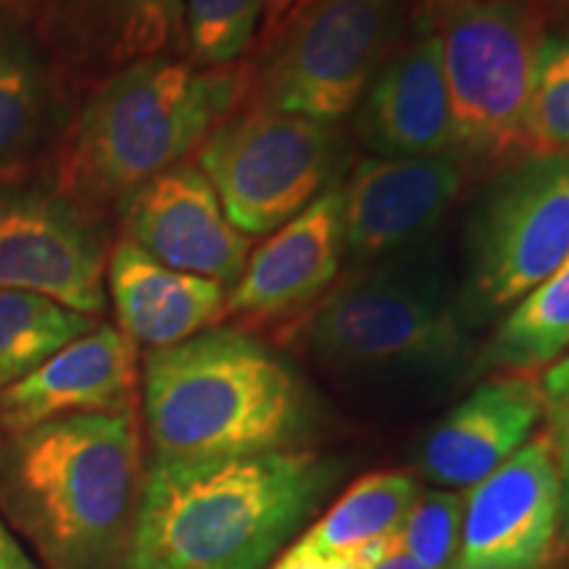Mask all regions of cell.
<instances>
[{"instance_id": "5b68a950", "label": "cell", "mask_w": 569, "mask_h": 569, "mask_svg": "<svg viewBox=\"0 0 569 569\" xmlns=\"http://www.w3.org/2000/svg\"><path fill=\"white\" fill-rule=\"evenodd\" d=\"M306 343L346 372H448L472 353L446 284L407 261L356 272L330 290L306 322Z\"/></svg>"}, {"instance_id": "7c38bea8", "label": "cell", "mask_w": 569, "mask_h": 569, "mask_svg": "<svg viewBox=\"0 0 569 569\" xmlns=\"http://www.w3.org/2000/svg\"><path fill=\"white\" fill-rule=\"evenodd\" d=\"M122 238L177 272L224 288L240 280L253 238L234 227L198 163H174L117 203Z\"/></svg>"}, {"instance_id": "7a4b0ae2", "label": "cell", "mask_w": 569, "mask_h": 569, "mask_svg": "<svg viewBox=\"0 0 569 569\" xmlns=\"http://www.w3.org/2000/svg\"><path fill=\"white\" fill-rule=\"evenodd\" d=\"M332 480L309 451L151 461L122 569H264Z\"/></svg>"}, {"instance_id": "603a6c76", "label": "cell", "mask_w": 569, "mask_h": 569, "mask_svg": "<svg viewBox=\"0 0 569 569\" xmlns=\"http://www.w3.org/2000/svg\"><path fill=\"white\" fill-rule=\"evenodd\" d=\"M96 327L92 317L46 296L0 290V390L34 372L42 361Z\"/></svg>"}, {"instance_id": "3957f363", "label": "cell", "mask_w": 569, "mask_h": 569, "mask_svg": "<svg viewBox=\"0 0 569 569\" xmlns=\"http://www.w3.org/2000/svg\"><path fill=\"white\" fill-rule=\"evenodd\" d=\"M251 92V69L159 56L90 90L59 161L63 196L96 213L182 163Z\"/></svg>"}, {"instance_id": "d4e9b609", "label": "cell", "mask_w": 569, "mask_h": 569, "mask_svg": "<svg viewBox=\"0 0 569 569\" xmlns=\"http://www.w3.org/2000/svg\"><path fill=\"white\" fill-rule=\"evenodd\" d=\"M522 159H569V42L546 40L525 119Z\"/></svg>"}, {"instance_id": "8fae6325", "label": "cell", "mask_w": 569, "mask_h": 569, "mask_svg": "<svg viewBox=\"0 0 569 569\" xmlns=\"http://www.w3.org/2000/svg\"><path fill=\"white\" fill-rule=\"evenodd\" d=\"M559 532V467L551 432L532 438L465 496L451 569H538Z\"/></svg>"}, {"instance_id": "9c48e42d", "label": "cell", "mask_w": 569, "mask_h": 569, "mask_svg": "<svg viewBox=\"0 0 569 569\" xmlns=\"http://www.w3.org/2000/svg\"><path fill=\"white\" fill-rule=\"evenodd\" d=\"M467 251L482 311L507 309L543 282L569 253V159H525L490 184Z\"/></svg>"}, {"instance_id": "7402d4cb", "label": "cell", "mask_w": 569, "mask_h": 569, "mask_svg": "<svg viewBox=\"0 0 569 569\" xmlns=\"http://www.w3.org/2000/svg\"><path fill=\"white\" fill-rule=\"evenodd\" d=\"M565 353H569V253L515 303L482 353V365L530 375L549 369Z\"/></svg>"}, {"instance_id": "ac0fdd59", "label": "cell", "mask_w": 569, "mask_h": 569, "mask_svg": "<svg viewBox=\"0 0 569 569\" xmlns=\"http://www.w3.org/2000/svg\"><path fill=\"white\" fill-rule=\"evenodd\" d=\"M356 130L382 159L451 151V101L436 32L386 59L365 92Z\"/></svg>"}, {"instance_id": "1f68e13d", "label": "cell", "mask_w": 569, "mask_h": 569, "mask_svg": "<svg viewBox=\"0 0 569 569\" xmlns=\"http://www.w3.org/2000/svg\"><path fill=\"white\" fill-rule=\"evenodd\" d=\"M467 3H482V0H422L425 11L430 13H438V11H446V9H457V6H467Z\"/></svg>"}, {"instance_id": "484cf974", "label": "cell", "mask_w": 569, "mask_h": 569, "mask_svg": "<svg viewBox=\"0 0 569 569\" xmlns=\"http://www.w3.org/2000/svg\"><path fill=\"white\" fill-rule=\"evenodd\" d=\"M465 496L457 490H427L398 528L401 551L422 569H451L459 553Z\"/></svg>"}, {"instance_id": "4fadbf2b", "label": "cell", "mask_w": 569, "mask_h": 569, "mask_svg": "<svg viewBox=\"0 0 569 569\" xmlns=\"http://www.w3.org/2000/svg\"><path fill=\"white\" fill-rule=\"evenodd\" d=\"M40 42L80 88L159 56L184 53V0H46Z\"/></svg>"}, {"instance_id": "cb8c5ba5", "label": "cell", "mask_w": 569, "mask_h": 569, "mask_svg": "<svg viewBox=\"0 0 569 569\" xmlns=\"http://www.w3.org/2000/svg\"><path fill=\"white\" fill-rule=\"evenodd\" d=\"M267 0H184V56L198 69L238 63L256 38Z\"/></svg>"}, {"instance_id": "ffe728a7", "label": "cell", "mask_w": 569, "mask_h": 569, "mask_svg": "<svg viewBox=\"0 0 569 569\" xmlns=\"http://www.w3.org/2000/svg\"><path fill=\"white\" fill-rule=\"evenodd\" d=\"M419 482L409 472L365 475L284 551L298 561H327L398 532L417 503Z\"/></svg>"}, {"instance_id": "30bf717a", "label": "cell", "mask_w": 569, "mask_h": 569, "mask_svg": "<svg viewBox=\"0 0 569 569\" xmlns=\"http://www.w3.org/2000/svg\"><path fill=\"white\" fill-rule=\"evenodd\" d=\"M103 234L59 188L0 177V290H27L98 317L106 309Z\"/></svg>"}, {"instance_id": "9a60e30c", "label": "cell", "mask_w": 569, "mask_h": 569, "mask_svg": "<svg viewBox=\"0 0 569 569\" xmlns=\"http://www.w3.org/2000/svg\"><path fill=\"white\" fill-rule=\"evenodd\" d=\"M465 180L467 163L453 151L361 161L340 188L346 251L377 259L422 238L451 209Z\"/></svg>"}, {"instance_id": "f546056e", "label": "cell", "mask_w": 569, "mask_h": 569, "mask_svg": "<svg viewBox=\"0 0 569 569\" xmlns=\"http://www.w3.org/2000/svg\"><path fill=\"white\" fill-rule=\"evenodd\" d=\"M296 0H267V11H264V34H261V42H264L269 34H272L280 21L284 19V13L290 11Z\"/></svg>"}, {"instance_id": "5bb4252c", "label": "cell", "mask_w": 569, "mask_h": 569, "mask_svg": "<svg viewBox=\"0 0 569 569\" xmlns=\"http://www.w3.org/2000/svg\"><path fill=\"white\" fill-rule=\"evenodd\" d=\"M343 253V196L332 188L251 251L240 280L227 290V317L267 325L301 315L336 282Z\"/></svg>"}, {"instance_id": "8992f818", "label": "cell", "mask_w": 569, "mask_h": 569, "mask_svg": "<svg viewBox=\"0 0 569 569\" xmlns=\"http://www.w3.org/2000/svg\"><path fill=\"white\" fill-rule=\"evenodd\" d=\"M453 148L467 167L522 159L525 119L546 38L540 0H482L432 13Z\"/></svg>"}, {"instance_id": "ba28073f", "label": "cell", "mask_w": 569, "mask_h": 569, "mask_svg": "<svg viewBox=\"0 0 569 569\" xmlns=\"http://www.w3.org/2000/svg\"><path fill=\"white\" fill-rule=\"evenodd\" d=\"M338 151L332 124L274 111L246 96L196 153L227 219L248 238H259L322 196L336 174Z\"/></svg>"}, {"instance_id": "6da1fadb", "label": "cell", "mask_w": 569, "mask_h": 569, "mask_svg": "<svg viewBox=\"0 0 569 569\" xmlns=\"http://www.w3.org/2000/svg\"><path fill=\"white\" fill-rule=\"evenodd\" d=\"M140 486L132 409L0 436V517L42 569H122Z\"/></svg>"}, {"instance_id": "f1b7e54d", "label": "cell", "mask_w": 569, "mask_h": 569, "mask_svg": "<svg viewBox=\"0 0 569 569\" xmlns=\"http://www.w3.org/2000/svg\"><path fill=\"white\" fill-rule=\"evenodd\" d=\"M0 569H42L3 517H0Z\"/></svg>"}, {"instance_id": "d6986e66", "label": "cell", "mask_w": 569, "mask_h": 569, "mask_svg": "<svg viewBox=\"0 0 569 569\" xmlns=\"http://www.w3.org/2000/svg\"><path fill=\"white\" fill-rule=\"evenodd\" d=\"M109 293L132 346L169 348L217 327L227 317V288L159 264L122 238L109 253Z\"/></svg>"}, {"instance_id": "44dd1931", "label": "cell", "mask_w": 569, "mask_h": 569, "mask_svg": "<svg viewBox=\"0 0 569 569\" xmlns=\"http://www.w3.org/2000/svg\"><path fill=\"white\" fill-rule=\"evenodd\" d=\"M51 103L40 51L11 19L0 17V177H11L38 151Z\"/></svg>"}, {"instance_id": "e0dca14e", "label": "cell", "mask_w": 569, "mask_h": 569, "mask_svg": "<svg viewBox=\"0 0 569 569\" xmlns=\"http://www.w3.org/2000/svg\"><path fill=\"white\" fill-rule=\"evenodd\" d=\"M134 346L98 325L13 386L0 390V436L56 419L132 409Z\"/></svg>"}, {"instance_id": "277c9868", "label": "cell", "mask_w": 569, "mask_h": 569, "mask_svg": "<svg viewBox=\"0 0 569 569\" xmlns=\"http://www.w3.org/2000/svg\"><path fill=\"white\" fill-rule=\"evenodd\" d=\"M142 417L153 461L193 465L282 451L306 422V398L259 340L211 327L148 353Z\"/></svg>"}, {"instance_id": "2e32d148", "label": "cell", "mask_w": 569, "mask_h": 569, "mask_svg": "<svg viewBox=\"0 0 569 569\" xmlns=\"http://www.w3.org/2000/svg\"><path fill=\"white\" fill-rule=\"evenodd\" d=\"M546 415L530 375L486 380L427 432L419 469L440 490H469L528 443Z\"/></svg>"}, {"instance_id": "4316f807", "label": "cell", "mask_w": 569, "mask_h": 569, "mask_svg": "<svg viewBox=\"0 0 569 569\" xmlns=\"http://www.w3.org/2000/svg\"><path fill=\"white\" fill-rule=\"evenodd\" d=\"M540 393H543L546 415L551 417V422L569 415V353L546 369L543 380H540Z\"/></svg>"}, {"instance_id": "83f0119b", "label": "cell", "mask_w": 569, "mask_h": 569, "mask_svg": "<svg viewBox=\"0 0 569 569\" xmlns=\"http://www.w3.org/2000/svg\"><path fill=\"white\" fill-rule=\"evenodd\" d=\"M557 432L553 446H557V467H559V530L569 543V415L557 419Z\"/></svg>"}, {"instance_id": "4dcf8cb0", "label": "cell", "mask_w": 569, "mask_h": 569, "mask_svg": "<svg viewBox=\"0 0 569 569\" xmlns=\"http://www.w3.org/2000/svg\"><path fill=\"white\" fill-rule=\"evenodd\" d=\"M369 569H422V567H419L417 561H411L407 553L398 549L396 553H390L388 559H382L380 565H375V567H369Z\"/></svg>"}, {"instance_id": "52a82bcc", "label": "cell", "mask_w": 569, "mask_h": 569, "mask_svg": "<svg viewBox=\"0 0 569 569\" xmlns=\"http://www.w3.org/2000/svg\"><path fill=\"white\" fill-rule=\"evenodd\" d=\"M398 34V0H296L261 42L256 103L336 124L359 106Z\"/></svg>"}]
</instances>
